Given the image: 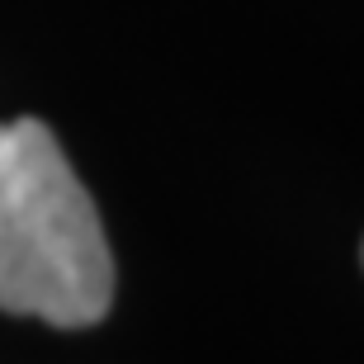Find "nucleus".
<instances>
[{
    "mask_svg": "<svg viewBox=\"0 0 364 364\" xmlns=\"http://www.w3.org/2000/svg\"><path fill=\"white\" fill-rule=\"evenodd\" d=\"M114 303L105 228L48 123H0V312L62 331L95 326Z\"/></svg>",
    "mask_w": 364,
    "mask_h": 364,
    "instance_id": "nucleus-1",
    "label": "nucleus"
}]
</instances>
